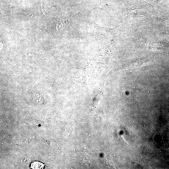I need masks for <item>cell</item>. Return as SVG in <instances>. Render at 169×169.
Wrapping results in <instances>:
<instances>
[{"instance_id":"cell-1","label":"cell","mask_w":169,"mask_h":169,"mask_svg":"<svg viewBox=\"0 0 169 169\" xmlns=\"http://www.w3.org/2000/svg\"><path fill=\"white\" fill-rule=\"evenodd\" d=\"M44 164L39 162H34L31 164V168L33 169H43L44 167Z\"/></svg>"}]
</instances>
